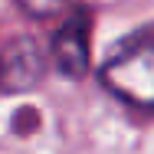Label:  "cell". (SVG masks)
<instances>
[{
	"label": "cell",
	"mask_w": 154,
	"mask_h": 154,
	"mask_svg": "<svg viewBox=\"0 0 154 154\" xmlns=\"http://www.w3.org/2000/svg\"><path fill=\"white\" fill-rule=\"evenodd\" d=\"M98 79L125 105L154 112V23L122 36L102 59Z\"/></svg>",
	"instance_id": "obj_1"
},
{
	"label": "cell",
	"mask_w": 154,
	"mask_h": 154,
	"mask_svg": "<svg viewBox=\"0 0 154 154\" xmlns=\"http://www.w3.org/2000/svg\"><path fill=\"white\" fill-rule=\"evenodd\" d=\"M89 39H92V17H89L85 10H75L59 30H56L53 46H49L53 66L59 69L62 75L82 79V75L89 72V56H92Z\"/></svg>",
	"instance_id": "obj_2"
},
{
	"label": "cell",
	"mask_w": 154,
	"mask_h": 154,
	"mask_svg": "<svg viewBox=\"0 0 154 154\" xmlns=\"http://www.w3.org/2000/svg\"><path fill=\"white\" fill-rule=\"evenodd\" d=\"M46 72V56L33 39H17L0 56V85L10 92L33 89Z\"/></svg>",
	"instance_id": "obj_3"
},
{
	"label": "cell",
	"mask_w": 154,
	"mask_h": 154,
	"mask_svg": "<svg viewBox=\"0 0 154 154\" xmlns=\"http://www.w3.org/2000/svg\"><path fill=\"white\" fill-rule=\"evenodd\" d=\"M23 13H30L36 20H49V17H56L62 13L66 7H69V0H13Z\"/></svg>",
	"instance_id": "obj_4"
}]
</instances>
